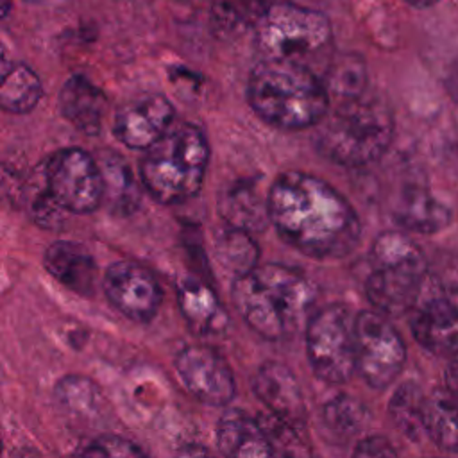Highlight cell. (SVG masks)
Listing matches in <instances>:
<instances>
[{
	"instance_id": "1",
	"label": "cell",
	"mask_w": 458,
	"mask_h": 458,
	"mask_svg": "<svg viewBox=\"0 0 458 458\" xmlns=\"http://www.w3.org/2000/svg\"><path fill=\"white\" fill-rule=\"evenodd\" d=\"M268 215L286 245L313 259L349 256L361 238L351 202L324 179L290 170L268 190Z\"/></svg>"
},
{
	"instance_id": "2",
	"label": "cell",
	"mask_w": 458,
	"mask_h": 458,
	"mask_svg": "<svg viewBox=\"0 0 458 458\" xmlns=\"http://www.w3.org/2000/svg\"><path fill=\"white\" fill-rule=\"evenodd\" d=\"M315 288L297 268L281 263L258 265L234 277L233 304L259 336L281 342L310 320Z\"/></svg>"
},
{
	"instance_id": "3",
	"label": "cell",
	"mask_w": 458,
	"mask_h": 458,
	"mask_svg": "<svg viewBox=\"0 0 458 458\" xmlns=\"http://www.w3.org/2000/svg\"><path fill=\"white\" fill-rule=\"evenodd\" d=\"M247 100L263 122L286 131L313 127L329 109L322 77L311 66L286 59H261L252 68Z\"/></svg>"
},
{
	"instance_id": "4",
	"label": "cell",
	"mask_w": 458,
	"mask_h": 458,
	"mask_svg": "<svg viewBox=\"0 0 458 458\" xmlns=\"http://www.w3.org/2000/svg\"><path fill=\"white\" fill-rule=\"evenodd\" d=\"M394 138V116L388 106L372 97L340 100L315 132V148L331 163L365 166L379 159Z\"/></svg>"
},
{
	"instance_id": "5",
	"label": "cell",
	"mask_w": 458,
	"mask_h": 458,
	"mask_svg": "<svg viewBox=\"0 0 458 458\" xmlns=\"http://www.w3.org/2000/svg\"><path fill=\"white\" fill-rule=\"evenodd\" d=\"M208 161L209 145L204 132L193 123H181L145 148L140 174L152 199L177 204L199 193Z\"/></svg>"
},
{
	"instance_id": "6",
	"label": "cell",
	"mask_w": 458,
	"mask_h": 458,
	"mask_svg": "<svg viewBox=\"0 0 458 458\" xmlns=\"http://www.w3.org/2000/svg\"><path fill=\"white\" fill-rule=\"evenodd\" d=\"M370 263L365 293L372 308L388 317L410 313L428 272L419 245L401 231H385L370 247Z\"/></svg>"
},
{
	"instance_id": "7",
	"label": "cell",
	"mask_w": 458,
	"mask_h": 458,
	"mask_svg": "<svg viewBox=\"0 0 458 458\" xmlns=\"http://www.w3.org/2000/svg\"><path fill=\"white\" fill-rule=\"evenodd\" d=\"M263 59H286L311 66L327 52L331 23L320 11L292 2H274L254 25Z\"/></svg>"
},
{
	"instance_id": "8",
	"label": "cell",
	"mask_w": 458,
	"mask_h": 458,
	"mask_svg": "<svg viewBox=\"0 0 458 458\" xmlns=\"http://www.w3.org/2000/svg\"><path fill=\"white\" fill-rule=\"evenodd\" d=\"M306 352L313 374L342 385L358 370L356 315L340 302L317 310L306 324Z\"/></svg>"
},
{
	"instance_id": "9",
	"label": "cell",
	"mask_w": 458,
	"mask_h": 458,
	"mask_svg": "<svg viewBox=\"0 0 458 458\" xmlns=\"http://www.w3.org/2000/svg\"><path fill=\"white\" fill-rule=\"evenodd\" d=\"M43 184L68 213H91L104 200L100 163L79 147L61 148L48 157L43 165Z\"/></svg>"
},
{
	"instance_id": "10",
	"label": "cell",
	"mask_w": 458,
	"mask_h": 458,
	"mask_svg": "<svg viewBox=\"0 0 458 458\" xmlns=\"http://www.w3.org/2000/svg\"><path fill=\"white\" fill-rule=\"evenodd\" d=\"M358 372L376 390L392 385L406 361V347L401 335L377 310L356 315Z\"/></svg>"
},
{
	"instance_id": "11",
	"label": "cell",
	"mask_w": 458,
	"mask_h": 458,
	"mask_svg": "<svg viewBox=\"0 0 458 458\" xmlns=\"http://www.w3.org/2000/svg\"><path fill=\"white\" fill-rule=\"evenodd\" d=\"M102 290L107 301L127 318L148 322L161 306V286L143 265L129 259L111 263L102 276Z\"/></svg>"
},
{
	"instance_id": "12",
	"label": "cell",
	"mask_w": 458,
	"mask_h": 458,
	"mask_svg": "<svg viewBox=\"0 0 458 458\" xmlns=\"http://www.w3.org/2000/svg\"><path fill=\"white\" fill-rule=\"evenodd\" d=\"M184 386L199 401L224 406L236 394V381L225 358L206 344L186 345L174 360Z\"/></svg>"
},
{
	"instance_id": "13",
	"label": "cell",
	"mask_w": 458,
	"mask_h": 458,
	"mask_svg": "<svg viewBox=\"0 0 458 458\" xmlns=\"http://www.w3.org/2000/svg\"><path fill=\"white\" fill-rule=\"evenodd\" d=\"M174 106L165 95L145 93L127 100L114 114L113 134L134 150H145L172 125Z\"/></svg>"
},
{
	"instance_id": "14",
	"label": "cell",
	"mask_w": 458,
	"mask_h": 458,
	"mask_svg": "<svg viewBox=\"0 0 458 458\" xmlns=\"http://www.w3.org/2000/svg\"><path fill=\"white\" fill-rule=\"evenodd\" d=\"M413 338L433 356L453 358L458 354V308L444 295L428 293L410 310Z\"/></svg>"
},
{
	"instance_id": "15",
	"label": "cell",
	"mask_w": 458,
	"mask_h": 458,
	"mask_svg": "<svg viewBox=\"0 0 458 458\" xmlns=\"http://www.w3.org/2000/svg\"><path fill=\"white\" fill-rule=\"evenodd\" d=\"M252 390L276 417L295 428L304 422L306 406L301 385L286 365L279 361L263 363L254 376Z\"/></svg>"
},
{
	"instance_id": "16",
	"label": "cell",
	"mask_w": 458,
	"mask_h": 458,
	"mask_svg": "<svg viewBox=\"0 0 458 458\" xmlns=\"http://www.w3.org/2000/svg\"><path fill=\"white\" fill-rule=\"evenodd\" d=\"M177 302L188 327L200 338H220L229 327V317L216 293L195 277H184L177 286Z\"/></svg>"
},
{
	"instance_id": "17",
	"label": "cell",
	"mask_w": 458,
	"mask_h": 458,
	"mask_svg": "<svg viewBox=\"0 0 458 458\" xmlns=\"http://www.w3.org/2000/svg\"><path fill=\"white\" fill-rule=\"evenodd\" d=\"M48 274L79 295H93L97 286V263L91 252L79 242L57 240L43 254Z\"/></svg>"
},
{
	"instance_id": "18",
	"label": "cell",
	"mask_w": 458,
	"mask_h": 458,
	"mask_svg": "<svg viewBox=\"0 0 458 458\" xmlns=\"http://www.w3.org/2000/svg\"><path fill=\"white\" fill-rule=\"evenodd\" d=\"M59 111L79 132L95 136L102 131L107 98L84 75H72L61 88Z\"/></svg>"
},
{
	"instance_id": "19",
	"label": "cell",
	"mask_w": 458,
	"mask_h": 458,
	"mask_svg": "<svg viewBox=\"0 0 458 458\" xmlns=\"http://www.w3.org/2000/svg\"><path fill=\"white\" fill-rule=\"evenodd\" d=\"M392 216L395 224L406 231L433 234L445 229L453 213L449 206L440 202L426 186H406L394 204Z\"/></svg>"
},
{
	"instance_id": "20",
	"label": "cell",
	"mask_w": 458,
	"mask_h": 458,
	"mask_svg": "<svg viewBox=\"0 0 458 458\" xmlns=\"http://www.w3.org/2000/svg\"><path fill=\"white\" fill-rule=\"evenodd\" d=\"M216 445L225 456L274 454L261 422L238 408H231L220 415L216 422Z\"/></svg>"
},
{
	"instance_id": "21",
	"label": "cell",
	"mask_w": 458,
	"mask_h": 458,
	"mask_svg": "<svg viewBox=\"0 0 458 458\" xmlns=\"http://www.w3.org/2000/svg\"><path fill=\"white\" fill-rule=\"evenodd\" d=\"M424 428L437 447L458 454V395L454 392L435 388L426 397Z\"/></svg>"
},
{
	"instance_id": "22",
	"label": "cell",
	"mask_w": 458,
	"mask_h": 458,
	"mask_svg": "<svg viewBox=\"0 0 458 458\" xmlns=\"http://www.w3.org/2000/svg\"><path fill=\"white\" fill-rule=\"evenodd\" d=\"M218 208L227 224L245 231H261L270 222L268 197L263 199L254 184L238 182L229 186L220 197Z\"/></svg>"
},
{
	"instance_id": "23",
	"label": "cell",
	"mask_w": 458,
	"mask_h": 458,
	"mask_svg": "<svg viewBox=\"0 0 458 458\" xmlns=\"http://www.w3.org/2000/svg\"><path fill=\"white\" fill-rule=\"evenodd\" d=\"M43 86L36 72L23 63H4L0 84V106L7 113L23 114L36 107Z\"/></svg>"
},
{
	"instance_id": "24",
	"label": "cell",
	"mask_w": 458,
	"mask_h": 458,
	"mask_svg": "<svg viewBox=\"0 0 458 458\" xmlns=\"http://www.w3.org/2000/svg\"><path fill=\"white\" fill-rule=\"evenodd\" d=\"M215 258L227 272L240 277L258 267L259 249L249 231L227 224L213 238Z\"/></svg>"
},
{
	"instance_id": "25",
	"label": "cell",
	"mask_w": 458,
	"mask_h": 458,
	"mask_svg": "<svg viewBox=\"0 0 458 458\" xmlns=\"http://www.w3.org/2000/svg\"><path fill=\"white\" fill-rule=\"evenodd\" d=\"M329 97L349 100L365 95L367 66L358 54H342L331 57L322 77Z\"/></svg>"
},
{
	"instance_id": "26",
	"label": "cell",
	"mask_w": 458,
	"mask_h": 458,
	"mask_svg": "<svg viewBox=\"0 0 458 458\" xmlns=\"http://www.w3.org/2000/svg\"><path fill=\"white\" fill-rule=\"evenodd\" d=\"M424 404H426V397L422 390L411 381L403 383L394 392L388 404V413L395 428L406 438L420 440L422 435H426Z\"/></svg>"
},
{
	"instance_id": "27",
	"label": "cell",
	"mask_w": 458,
	"mask_h": 458,
	"mask_svg": "<svg viewBox=\"0 0 458 458\" xmlns=\"http://www.w3.org/2000/svg\"><path fill=\"white\" fill-rule=\"evenodd\" d=\"M104 175V200L111 204V211L131 213L138 206V195L131 170L118 154H109L98 159Z\"/></svg>"
},
{
	"instance_id": "28",
	"label": "cell",
	"mask_w": 458,
	"mask_h": 458,
	"mask_svg": "<svg viewBox=\"0 0 458 458\" xmlns=\"http://www.w3.org/2000/svg\"><path fill=\"white\" fill-rule=\"evenodd\" d=\"M276 0H216L213 25L218 34L229 36L254 27Z\"/></svg>"
},
{
	"instance_id": "29",
	"label": "cell",
	"mask_w": 458,
	"mask_h": 458,
	"mask_svg": "<svg viewBox=\"0 0 458 458\" xmlns=\"http://www.w3.org/2000/svg\"><path fill=\"white\" fill-rule=\"evenodd\" d=\"M324 426L338 440H347L358 435L367 420V408L351 395H336L324 406Z\"/></svg>"
},
{
	"instance_id": "30",
	"label": "cell",
	"mask_w": 458,
	"mask_h": 458,
	"mask_svg": "<svg viewBox=\"0 0 458 458\" xmlns=\"http://www.w3.org/2000/svg\"><path fill=\"white\" fill-rule=\"evenodd\" d=\"M55 397L70 411L89 413L97 408L100 401V392L91 379L79 374H70L59 379V383L55 385Z\"/></svg>"
},
{
	"instance_id": "31",
	"label": "cell",
	"mask_w": 458,
	"mask_h": 458,
	"mask_svg": "<svg viewBox=\"0 0 458 458\" xmlns=\"http://www.w3.org/2000/svg\"><path fill=\"white\" fill-rule=\"evenodd\" d=\"M268 444L274 454H301V440L297 437V429L293 424L276 417L274 413L259 419Z\"/></svg>"
},
{
	"instance_id": "32",
	"label": "cell",
	"mask_w": 458,
	"mask_h": 458,
	"mask_svg": "<svg viewBox=\"0 0 458 458\" xmlns=\"http://www.w3.org/2000/svg\"><path fill=\"white\" fill-rule=\"evenodd\" d=\"M68 211L48 193L43 184V191L36 193L29 200V216L32 222L43 229H59L64 222Z\"/></svg>"
},
{
	"instance_id": "33",
	"label": "cell",
	"mask_w": 458,
	"mask_h": 458,
	"mask_svg": "<svg viewBox=\"0 0 458 458\" xmlns=\"http://www.w3.org/2000/svg\"><path fill=\"white\" fill-rule=\"evenodd\" d=\"M84 456H143L145 451L134 442L118 435H100L77 449Z\"/></svg>"
},
{
	"instance_id": "34",
	"label": "cell",
	"mask_w": 458,
	"mask_h": 458,
	"mask_svg": "<svg viewBox=\"0 0 458 458\" xmlns=\"http://www.w3.org/2000/svg\"><path fill=\"white\" fill-rule=\"evenodd\" d=\"M438 288L458 292V252H445L440 267L433 272Z\"/></svg>"
},
{
	"instance_id": "35",
	"label": "cell",
	"mask_w": 458,
	"mask_h": 458,
	"mask_svg": "<svg viewBox=\"0 0 458 458\" xmlns=\"http://www.w3.org/2000/svg\"><path fill=\"white\" fill-rule=\"evenodd\" d=\"M352 454L354 456H395L397 451L394 449L390 440H386L385 437L372 435V437L360 440L354 445Z\"/></svg>"
},
{
	"instance_id": "36",
	"label": "cell",
	"mask_w": 458,
	"mask_h": 458,
	"mask_svg": "<svg viewBox=\"0 0 458 458\" xmlns=\"http://www.w3.org/2000/svg\"><path fill=\"white\" fill-rule=\"evenodd\" d=\"M408 4H411L413 7H431L433 4H437L438 0H406Z\"/></svg>"
},
{
	"instance_id": "37",
	"label": "cell",
	"mask_w": 458,
	"mask_h": 458,
	"mask_svg": "<svg viewBox=\"0 0 458 458\" xmlns=\"http://www.w3.org/2000/svg\"><path fill=\"white\" fill-rule=\"evenodd\" d=\"M25 2H39V0H25Z\"/></svg>"
}]
</instances>
